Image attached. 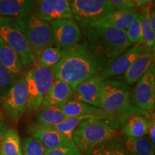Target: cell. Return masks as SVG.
<instances>
[{
  "label": "cell",
  "instance_id": "1",
  "mask_svg": "<svg viewBox=\"0 0 155 155\" xmlns=\"http://www.w3.org/2000/svg\"><path fill=\"white\" fill-rule=\"evenodd\" d=\"M108 63L105 57L83 41L63 53L53 68L55 78L66 83L74 91L84 81L99 75Z\"/></svg>",
  "mask_w": 155,
  "mask_h": 155
},
{
  "label": "cell",
  "instance_id": "2",
  "mask_svg": "<svg viewBox=\"0 0 155 155\" xmlns=\"http://www.w3.org/2000/svg\"><path fill=\"white\" fill-rule=\"evenodd\" d=\"M131 93L125 81L109 78L101 83L99 108L108 114V121L116 130L129 116L143 111L131 104Z\"/></svg>",
  "mask_w": 155,
  "mask_h": 155
},
{
  "label": "cell",
  "instance_id": "3",
  "mask_svg": "<svg viewBox=\"0 0 155 155\" xmlns=\"http://www.w3.org/2000/svg\"><path fill=\"white\" fill-rule=\"evenodd\" d=\"M86 41L109 63L132 45L128 40L126 30L106 28H82ZM108 63V64H109Z\"/></svg>",
  "mask_w": 155,
  "mask_h": 155
},
{
  "label": "cell",
  "instance_id": "4",
  "mask_svg": "<svg viewBox=\"0 0 155 155\" xmlns=\"http://www.w3.org/2000/svg\"><path fill=\"white\" fill-rule=\"evenodd\" d=\"M116 131L107 120L89 119L78 126L73 134V141L83 155H88L108 139L116 136Z\"/></svg>",
  "mask_w": 155,
  "mask_h": 155
},
{
  "label": "cell",
  "instance_id": "5",
  "mask_svg": "<svg viewBox=\"0 0 155 155\" xmlns=\"http://www.w3.org/2000/svg\"><path fill=\"white\" fill-rule=\"evenodd\" d=\"M14 19L28 40L35 58L45 48L54 45L50 24L40 19L33 12Z\"/></svg>",
  "mask_w": 155,
  "mask_h": 155
},
{
  "label": "cell",
  "instance_id": "6",
  "mask_svg": "<svg viewBox=\"0 0 155 155\" xmlns=\"http://www.w3.org/2000/svg\"><path fill=\"white\" fill-rule=\"evenodd\" d=\"M28 92L27 113H32L41 108L44 97L55 81L53 68L35 63L24 76Z\"/></svg>",
  "mask_w": 155,
  "mask_h": 155
},
{
  "label": "cell",
  "instance_id": "7",
  "mask_svg": "<svg viewBox=\"0 0 155 155\" xmlns=\"http://www.w3.org/2000/svg\"><path fill=\"white\" fill-rule=\"evenodd\" d=\"M0 39L17 54L23 68L35 65V56L14 18H0Z\"/></svg>",
  "mask_w": 155,
  "mask_h": 155
},
{
  "label": "cell",
  "instance_id": "8",
  "mask_svg": "<svg viewBox=\"0 0 155 155\" xmlns=\"http://www.w3.org/2000/svg\"><path fill=\"white\" fill-rule=\"evenodd\" d=\"M73 19L82 28L113 12L114 8L110 0H74L70 2Z\"/></svg>",
  "mask_w": 155,
  "mask_h": 155
},
{
  "label": "cell",
  "instance_id": "9",
  "mask_svg": "<svg viewBox=\"0 0 155 155\" xmlns=\"http://www.w3.org/2000/svg\"><path fill=\"white\" fill-rule=\"evenodd\" d=\"M131 104L147 113H155V67L153 66L136 83L130 97Z\"/></svg>",
  "mask_w": 155,
  "mask_h": 155
},
{
  "label": "cell",
  "instance_id": "10",
  "mask_svg": "<svg viewBox=\"0 0 155 155\" xmlns=\"http://www.w3.org/2000/svg\"><path fill=\"white\" fill-rule=\"evenodd\" d=\"M28 92L24 76L15 81L7 94L2 98V108L12 122H16L26 112Z\"/></svg>",
  "mask_w": 155,
  "mask_h": 155
},
{
  "label": "cell",
  "instance_id": "11",
  "mask_svg": "<svg viewBox=\"0 0 155 155\" xmlns=\"http://www.w3.org/2000/svg\"><path fill=\"white\" fill-rule=\"evenodd\" d=\"M54 45L63 53L81 42V30L73 19H64L50 22Z\"/></svg>",
  "mask_w": 155,
  "mask_h": 155
},
{
  "label": "cell",
  "instance_id": "12",
  "mask_svg": "<svg viewBox=\"0 0 155 155\" xmlns=\"http://www.w3.org/2000/svg\"><path fill=\"white\" fill-rule=\"evenodd\" d=\"M150 48H147L144 45H134L121 55L118 56L114 61H112L103 71L100 73V76L103 80L112 78L115 76L124 75L127 71L130 68L137 58L141 54L146 52Z\"/></svg>",
  "mask_w": 155,
  "mask_h": 155
},
{
  "label": "cell",
  "instance_id": "13",
  "mask_svg": "<svg viewBox=\"0 0 155 155\" xmlns=\"http://www.w3.org/2000/svg\"><path fill=\"white\" fill-rule=\"evenodd\" d=\"M33 12L42 20L48 23L64 19H73L70 1L40 0L37 1Z\"/></svg>",
  "mask_w": 155,
  "mask_h": 155
},
{
  "label": "cell",
  "instance_id": "14",
  "mask_svg": "<svg viewBox=\"0 0 155 155\" xmlns=\"http://www.w3.org/2000/svg\"><path fill=\"white\" fill-rule=\"evenodd\" d=\"M28 133L30 137L40 141L48 150L75 145L73 140L67 138L53 128L42 127L38 124L31 125L28 129Z\"/></svg>",
  "mask_w": 155,
  "mask_h": 155
},
{
  "label": "cell",
  "instance_id": "15",
  "mask_svg": "<svg viewBox=\"0 0 155 155\" xmlns=\"http://www.w3.org/2000/svg\"><path fill=\"white\" fill-rule=\"evenodd\" d=\"M140 12L136 9L129 10H114L97 22L89 25L86 28H106L115 29L119 30H127L131 22Z\"/></svg>",
  "mask_w": 155,
  "mask_h": 155
},
{
  "label": "cell",
  "instance_id": "16",
  "mask_svg": "<svg viewBox=\"0 0 155 155\" xmlns=\"http://www.w3.org/2000/svg\"><path fill=\"white\" fill-rule=\"evenodd\" d=\"M74 96V91L66 83L61 80L55 79L54 82L44 97L41 108L54 106L62 108L72 99Z\"/></svg>",
  "mask_w": 155,
  "mask_h": 155
},
{
  "label": "cell",
  "instance_id": "17",
  "mask_svg": "<svg viewBox=\"0 0 155 155\" xmlns=\"http://www.w3.org/2000/svg\"><path fill=\"white\" fill-rule=\"evenodd\" d=\"M103 81L99 74L84 81L74 90L73 98L90 106L99 108L100 90Z\"/></svg>",
  "mask_w": 155,
  "mask_h": 155
},
{
  "label": "cell",
  "instance_id": "18",
  "mask_svg": "<svg viewBox=\"0 0 155 155\" xmlns=\"http://www.w3.org/2000/svg\"><path fill=\"white\" fill-rule=\"evenodd\" d=\"M151 114L142 111L127 118L120 127L122 134L129 138H141L147 136Z\"/></svg>",
  "mask_w": 155,
  "mask_h": 155
},
{
  "label": "cell",
  "instance_id": "19",
  "mask_svg": "<svg viewBox=\"0 0 155 155\" xmlns=\"http://www.w3.org/2000/svg\"><path fill=\"white\" fill-rule=\"evenodd\" d=\"M153 66H154V53L152 50L148 49L137 58L130 68L124 75V81L128 85L136 83Z\"/></svg>",
  "mask_w": 155,
  "mask_h": 155
},
{
  "label": "cell",
  "instance_id": "20",
  "mask_svg": "<svg viewBox=\"0 0 155 155\" xmlns=\"http://www.w3.org/2000/svg\"><path fill=\"white\" fill-rule=\"evenodd\" d=\"M62 108L64 115L67 118L84 115H92L108 121L109 116L99 108L90 106L86 103L73 98L64 105Z\"/></svg>",
  "mask_w": 155,
  "mask_h": 155
},
{
  "label": "cell",
  "instance_id": "21",
  "mask_svg": "<svg viewBox=\"0 0 155 155\" xmlns=\"http://www.w3.org/2000/svg\"><path fill=\"white\" fill-rule=\"evenodd\" d=\"M35 0H0V18H15L32 12L35 7Z\"/></svg>",
  "mask_w": 155,
  "mask_h": 155
},
{
  "label": "cell",
  "instance_id": "22",
  "mask_svg": "<svg viewBox=\"0 0 155 155\" xmlns=\"http://www.w3.org/2000/svg\"><path fill=\"white\" fill-rule=\"evenodd\" d=\"M0 65H2L15 80L22 77L24 68L16 53L0 39Z\"/></svg>",
  "mask_w": 155,
  "mask_h": 155
},
{
  "label": "cell",
  "instance_id": "23",
  "mask_svg": "<svg viewBox=\"0 0 155 155\" xmlns=\"http://www.w3.org/2000/svg\"><path fill=\"white\" fill-rule=\"evenodd\" d=\"M67 119L64 115L62 108L59 107L41 108L37 114V123L42 127L55 128Z\"/></svg>",
  "mask_w": 155,
  "mask_h": 155
},
{
  "label": "cell",
  "instance_id": "24",
  "mask_svg": "<svg viewBox=\"0 0 155 155\" xmlns=\"http://www.w3.org/2000/svg\"><path fill=\"white\" fill-rule=\"evenodd\" d=\"M88 155H131L123 138L115 136L108 139Z\"/></svg>",
  "mask_w": 155,
  "mask_h": 155
},
{
  "label": "cell",
  "instance_id": "25",
  "mask_svg": "<svg viewBox=\"0 0 155 155\" xmlns=\"http://www.w3.org/2000/svg\"><path fill=\"white\" fill-rule=\"evenodd\" d=\"M123 140L131 155H155V145L147 136L141 138L124 137Z\"/></svg>",
  "mask_w": 155,
  "mask_h": 155
},
{
  "label": "cell",
  "instance_id": "26",
  "mask_svg": "<svg viewBox=\"0 0 155 155\" xmlns=\"http://www.w3.org/2000/svg\"><path fill=\"white\" fill-rule=\"evenodd\" d=\"M0 151L4 155H22L20 138L15 128H9L0 144Z\"/></svg>",
  "mask_w": 155,
  "mask_h": 155
},
{
  "label": "cell",
  "instance_id": "27",
  "mask_svg": "<svg viewBox=\"0 0 155 155\" xmlns=\"http://www.w3.org/2000/svg\"><path fill=\"white\" fill-rule=\"evenodd\" d=\"M153 5H154V2L152 1L150 4L140 9L144 45L150 49L152 48L155 43V33L150 22V15L152 10Z\"/></svg>",
  "mask_w": 155,
  "mask_h": 155
},
{
  "label": "cell",
  "instance_id": "28",
  "mask_svg": "<svg viewBox=\"0 0 155 155\" xmlns=\"http://www.w3.org/2000/svg\"><path fill=\"white\" fill-rule=\"evenodd\" d=\"M63 52L55 45L50 46L42 50L36 57L35 63L45 67L53 68L61 61Z\"/></svg>",
  "mask_w": 155,
  "mask_h": 155
},
{
  "label": "cell",
  "instance_id": "29",
  "mask_svg": "<svg viewBox=\"0 0 155 155\" xmlns=\"http://www.w3.org/2000/svg\"><path fill=\"white\" fill-rule=\"evenodd\" d=\"M94 118L99 117L92 115H84L75 116V117L67 118L61 124L53 128V129H55L56 131H58V132L62 134L65 135L67 138L71 139V140H73V134L74 133L75 129L78 127V126L80 124L81 122L85 121V120L94 119Z\"/></svg>",
  "mask_w": 155,
  "mask_h": 155
},
{
  "label": "cell",
  "instance_id": "30",
  "mask_svg": "<svg viewBox=\"0 0 155 155\" xmlns=\"http://www.w3.org/2000/svg\"><path fill=\"white\" fill-rule=\"evenodd\" d=\"M126 34L129 43L132 45H144L142 25H141V16L140 14L129 25V28L126 30Z\"/></svg>",
  "mask_w": 155,
  "mask_h": 155
},
{
  "label": "cell",
  "instance_id": "31",
  "mask_svg": "<svg viewBox=\"0 0 155 155\" xmlns=\"http://www.w3.org/2000/svg\"><path fill=\"white\" fill-rule=\"evenodd\" d=\"M48 150L40 141L30 137L24 139L22 155H45Z\"/></svg>",
  "mask_w": 155,
  "mask_h": 155
},
{
  "label": "cell",
  "instance_id": "32",
  "mask_svg": "<svg viewBox=\"0 0 155 155\" xmlns=\"http://www.w3.org/2000/svg\"><path fill=\"white\" fill-rule=\"evenodd\" d=\"M16 80L10 73L0 65V98L5 97L12 87Z\"/></svg>",
  "mask_w": 155,
  "mask_h": 155
},
{
  "label": "cell",
  "instance_id": "33",
  "mask_svg": "<svg viewBox=\"0 0 155 155\" xmlns=\"http://www.w3.org/2000/svg\"><path fill=\"white\" fill-rule=\"evenodd\" d=\"M45 155H83L78 149L74 146L61 147L55 150H48Z\"/></svg>",
  "mask_w": 155,
  "mask_h": 155
},
{
  "label": "cell",
  "instance_id": "34",
  "mask_svg": "<svg viewBox=\"0 0 155 155\" xmlns=\"http://www.w3.org/2000/svg\"><path fill=\"white\" fill-rule=\"evenodd\" d=\"M114 10H129L137 9L135 0H110Z\"/></svg>",
  "mask_w": 155,
  "mask_h": 155
},
{
  "label": "cell",
  "instance_id": "35",
  "mask_svg": "<svg viewBox=\"0 0 155 155\" xmlns=\"http://www.w3.org/2000/svg\"><path fill=\"white\" fill-rule=\"evenodd\" d=\"M147 135L150 141L155 145V116L153 114H151Z\"/></svg>",
  "mask_w": 155,
  "mask_h": 155
},
{
  "label": "cell",
  "instance_id": "36",
  "mask_svg": "<svg viewBox=\"0 0 155 155\" xmlns=\"http://www.w3.org/2000/svg\"><path fill=\"white\" fill-rule=\"evenodd\" d=\"M9 128V124L7 121H5V120L0 121V141L3 138L4 135L5 134V133L8 130Z\"/></svg>",
  "mask_w": 155,
  "mask_h": 155
},
{
  "label": "cell",
  "instance_id": "37",
  "mask_svg": "<svg viewBox=\"0 0 155 155\" xmlns=\"http://www.w3.org/2000/svg\"><path fill=\"white\" fill-rule=\"evenodd\" d=\"M150 22L153 31L155 33V9H152L150 15Z\"/></svg>",
  "mask_w": 155,
  "mask_h": 155
},
{
  "label": "cell",
  "instance_id": "38",
  "mask_svg": "<svg viewBox=\"0 0 155 155\" xmlns=\"http://www.w3.org/2000/svg\"><path fill=\"white\" fill-rule=\"evenodd\" d=\"M4 118H5V114H4L3 112L0 111V121H2V120H4Z\"/></svg>",
  "mask_w": 155,
  "mask_h": 155
},
{
  "label": "cell",
  "instance_id": "39",
  "mask_svg": "<svg viewBox=\"0 0 155 155\" xmlns=\"http://www.w3.org/2000/svg\"><path fill=\"white\" fill-rule=\"evenodd\" d=\"M152 52H153V53H154V54H155V43H154V46H153V47H152Z\"/></svg>",
  "mask_w": 155,
  "mask_h": 155
},
{
  "label": "cell",
  "instance_id": "40",
  "mask_svg": "<svg viewBox=\"0 0 155 155\" xmlns=\"http://www.w3.org/2000/svg\"><path fill=\"white\" fill-rule=\"evenodd\" d=\"M0 155H4V154H2V152H1V151H0Z\"/></svg>",
  "mask_w": 155,
  "mask_h": 155
},
{
  "label": "cell",
  "instance_id": "41",
  "mask_svg": "<svg viewBox=\"0 0 155 155\" xmlns=\"http://www.w3.org/2000/svg\"><path fill=\"white\" fill-rule=\"evenodd\" d=\"M154 67H155V54H154Z\"/></svg>",
  "mask_w": 155,
  "mask_h": 155
},
{
  "label": "cell",
  "instance_id": "42",
  "mask_svg": "<svg viewBox=\"0 0 155 155\" xmlns=\"http://www.w3.org/2000/svg\"><path fill=\"white\" fill-rule=\"evenodd\" d=\"M153 114V115H154V116H155V113H154V114Z\"/></svg>",
  "mask_w": 155,
  "mask_h": 155
}]
</instances>
